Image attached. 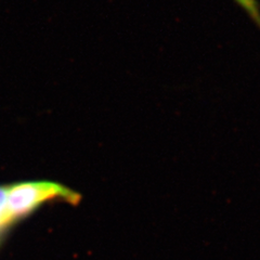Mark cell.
<instances>
[{"instance_id":"2","label":"cell","mask_w":260,"mask_h":260,"mask_svg":"<svg viewBox=\"0 0 260 260\" xmlns=\"http://www.w3.org/2000/svg\"><path fill=\"white\" fill-rule=\"evenodd\" d=\"M14 220L12 219L7 203V185L0 186V234Z\"/></svg>"},{"instance_id":"1","label":"cell","mask_w":260,"mask_h":260,"mask_svg":"<svg viewBox=\"0 0 260 260\" xmlns=\"http://www.w3.org/2000/svg\"><path fill=\"white\" fill-rule=\"evenodd\" d=\"M79 195L62 184L50 181H28L7 185V203L13 220L34 211L44 203L63 200L77 204Z\"/></svg>"},{"instance_id":"3","label":"cell","mask_w":260,"mask_h":260,"mask_svg":"<svg viewBox=\"0 0 260 260\" xmlns=\"http://www.w3.org/2000/svg\"><path fill=\"white\" fill-rule=\"evenodd\" d=\"M234 2L239 4L260 26V9L256 0H234Z\"/></svg>"}]
</instances>
